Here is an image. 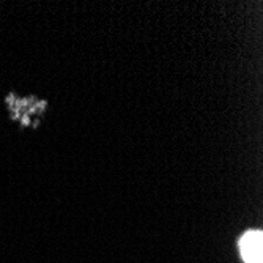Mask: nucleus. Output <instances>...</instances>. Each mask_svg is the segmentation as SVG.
Segmentation results:
<instances>
[{
  "label": "nucleus",
  "mask_w": 263,
  "mask_h": 263,
  "mask_svg": "<svg viewBox=\"0 0 263 263\" xmlns=\"http://www.w3.org/2000/svg\"><path fill=\"white\" fill-rule=\"evenodd\" d=\"M240 252L246 263H263V233L249 230L240 240Z\"/></svg>",
  "instance_id": "1"
}]
</instances>
